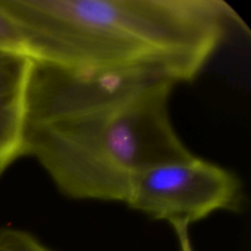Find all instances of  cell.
Segmentation results:
<instances>
[{"label": "cell", "instance_id": "6da1fadb", "mask_svg": "<svg viewBox=\"0 0 251 251\" xmlns=\"http://www.w3.org/2000/svg\"><path fill=\"white\" fill-rule=\"evenodd\" d=\"M174 87L36 60L24 157L36 159L66 198L125 203L140 173L194 154L171 118Z\"/></svg>", "mask_w": 251, "mask_h": 251}, {"label": "cell", "instance_id": "7a4b0ae2", "mask_svg": "<svg viewBox=\"0 0 251 251\" xmlns=\"http://www.w3.org/2000/svg\"><path fill=\"white\" fill-rule=\"evenodd\" d=\"M31 55L87 75L173 85L202 74L243 20L223 0H4Z\"/></svg>", "mask_w": 251, "mask_h": 251}, {"label": "cell", "instance_id": "3957f363", "mask_svg": "<svg viewBox=\"0 0 251 251\" xmlns=\"http://www.w3.org/2000/svg\"><path fill=\"white\" fill-rule=\"evenodd\" d=\"M243 200L242 180L234 172L191 154L140 173L125 205L168 223L180 251H194L189 227L216 212H238Z\"/></svg>", "mask_w": 251, "mask_h": 251}, {"label": "cell", "instance_id": "277c9868", "mask_svg": "<svg viewBox=\"0 0 251 251\" xmlns=\"http://www.w3.org/2000/svg\"><path fill=\"white\" fill-rule=\"evenodd\" d=\"M34 64L28 54L0 49V176L24 157Z\"/></svg>", "mask_w": 251, "mask_h": 251}, {"label": "cell", "instance_id": "5b68a950", "mask_svg": "<svg viewBox=\"0 0 251 251\" xmlns=\"http://www.w3.org/2000/svg\"><path fill=\"white\" fill-rule=\"evenodd\" d=\"M0 49L31 55L24 32L5 6L4 0H0Z\"/></svg>", "mask_w": 251, "mask_h": 251}, {"label": "cell", "instance_id": "8992f818", "mask_svg": "<svg viewBox=\"0 0 251 251\" xmlns=\"http://www.w3.org/2000/svg\"><path fill=\"white\" fill-rule=\"evenodd\" d=\"M0 251H54L33 234L19 228L0 229Z\"/></svg>", "mask_w": 251, "mask_h": 251}]
</instances>
